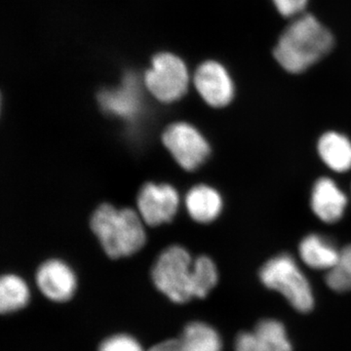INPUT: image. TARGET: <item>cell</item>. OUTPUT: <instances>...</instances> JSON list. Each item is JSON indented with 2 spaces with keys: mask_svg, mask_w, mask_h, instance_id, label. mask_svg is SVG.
<instances>
[{
  "mask_svg": "<svg viewBox=\"0 0 351 351\" xmlns=\"http://www.w3.org/2000/svg\"><path fill=\"white\" fill-rule=\"evenodd\" d=\"M179 339V351H221V339L213 327L204 322H191Z\"/></svg>",
  "mask_w": 351,
  "mask_h": 351,
  "instance_id": "16",
  "label": "cell"
},
{
  "mask_svg": "<svg viewBox=\"0 0 351 351\" xmlns=\"http://www.w3.org/2000/svg\"><path fill=\"white\" fill-rule=\"evenodd\" d=\"M152 282L171 302L186 304L195 299L193 263L186 249L171 246L160 254L152 270Z\"/></svg>",
  "mask_w": 351,
  "mask_h": 351,
  "instance_id": "3",
  "label": "cell"
},
{
  "mask_svg": "<svg viewBox=\"0 0 351 351\" xmlns=\"http://www.w3.org/2000/svg\"><path fill=\"white\" fill-rule=\"evenodd\" d=\"M144 221L140 214L124 208L101 204L90 219V228L108 257L119 258L137 253L145 243Z\"/></svg>",
  "mask_w": 351,
  "mask_h": 351,
  "instance_id": "2",
  "label": "cell"
},
{
  "mask_svg": "<svg viewBox=\"0 0 351 351\" xmlns=\"http://www.w3.org/2000/svg\"><path fill=\"white\" fill-rule=\"evenodd\" d=\"M186 206L191 218L198 223H206L218 218L223 201L216 189L199 184L189 191L186 196Z\"/></svg>",
  "mask_w": 351,
  "mask_h": 351,
  "instance_id": "13",
  "label": "cell"
},
{
  "mask_svg": "<svg viewBox=\"0 0 351 351\" xmlns=\"http://www.w3.org/2000/svg\"><path fill=\"white\" fill-rule=\"evenodd\" d=\"M29 302L27 283L15 274H5L0 280V311L3 314L16 313Z\"/></svg>",
  "mask_w": 351,
  "mask_h": 351,
  "instance_id": "17",
  "label": "cell"
},
{
  "mask_svg": "<svg viewBox=\"0 0 351 351\" xmlns=\"http://www.w3.org/2000/svg\"><path fill=\"white\" fill-rule=\"evenodd\" d=\"M98 101L105 112L123 119H132L140 112L142 106L140 87L135 76H126L121 86L104 90Z\"/></svg>",
  "mask_w": 351,
  "mask_h": 351,
  "instance_id": "11",
  "label": "cell"
},
{
  "mask_svg": "<svg viewBox=\"0 0 351 351\" xmlns=\"http://www.w3.org/2000/svg\"><path fill=\"white\" fill-rule=\"evenodd\" d=\"M36 285L50 301L68 302L75 295L77 282L75 272L60 260H48L39 265Z\"/></svg>",
  "mask_w": 351,
  "mask_h": 351,
  "instance_id": "9",
  "label": "cell"
},
{
  "mask_svg": "<svg viewBox=\"0 0 351 351\" xmlns=\"http://www.w3.org/2000/svg\"><path fill=\"white\" fill-rule=\"evenodd\" d=\"M198 93L208 105L223 108L232 101L234 85L225 66L214 61L200 64L195 75Z\"/></svg>",
  "mask_w": 351,
  "mask_h": 351,
  "instance_id": "8",
  "label": "cell"
},
{
  "mask_svg": "<svg viewBox=\"0 0 351 351\" xmlns=\"http://www.w3.org/2000/svg\"><path fill=\"white\" fill-rule=\"evenodd\" d=\"M147 351H179V339H167L152 346Z\"/></svg>",
  "mask_w": 351,
  "mask_h": 351,
  "instance_id": "22",
  "label": "cell"
},
{
  "mask_svg": "<svg viewBox=\"0 0 351 351\" xmlns=\"http://www.w3.org/2000/svg\"><path fill=\"white\" fill-rule=\"evenodd\" d=\"M326 283L335 292L351 291V244L341 250L338 263L328 270Z\"/></svg>",
  "mask_w": 351,
  "mask_h": 351,
  "instance_id": "19",
  "label": "cell"
},
{
  "mask_svg": "<svg viewBox=\"0 0 351 351\" xmlns=\"http://www.w3.org/2000/svg\"><path fill=\"white\" fill-rule=\"evenodd\" d=\"M322 160L332 170L343 173L351 169V142L336 132L324 134L318 142Z\"/></svg>",
  "mask_w": 351,
  "mask_h": 351,
  "instance_id": "15",
  "label": "cell"
},
{
  "mask_svg": "<svg viewBox=\"0 0 351 351\" xmlns=\"http://www.w3.org/2000/svg\"><path fill=\"white\" fill-rule=\"evenodd\" d=\"M138 214L145 225L170 223L179 207V195L170 184L147 182L137 197Z\"/></svg>",
  "mask_w": 351,
  "mask_h": 351,
  "instance_id": "7",
  "label": "cell"
},
{
  "mask_svg": "<svg viewBox=\"0 0 351 351\" xmlns=\"http://www.w3.org/2000/svg\"><path fill=\"white\" fill-rule=\"evenodd\" d=\"M272 2L284 17H293L304 10L308 0H272Z\"/></svg>",
  "mask_w": 351,
  "mask_h": 351,
  "instance_id": "21",
  "label": "cell"
},
{
  "mask_svg": "<svg viewBox=\"0 0 351 351\" xmlns=\"http://www.w3.org/2000/svg\"><path fill=\"white\" fill-rule=\"evenodd\" d=\"M218 270L211 258L201 256L193 263V294L203 299L218 283Z\"/></svg>",
  "mask_w": 351,
  "mask_h": 351,
  "instance_id": "18",
  "label": "cell"
},
{
  "mask_svg": "<svg viewBox=\"0 0 351 351\" xmlns=\"http://www.w3.org/2000/svg\"><path fill=\"white\" fill-rule=\"evenodd\" d=\"M260 278L263 285L280 293L295 311L306 313L313 308L311 285L291 256L282 254L265 263Z\"/></svg>",
  "mask_w": 351,
  "mask_h": 351,
  "instance_id": "4",
  "label": "cell"
},
{
  "mask_svg": "<svg viewBox=\"0 0 351 351\" xmlns=\"http://www.w3.org/2000/svg\"><path fill=\"white\" fill-rule=\"evenodd\" d=\"M144 82L157 100L172 103L181 99L188 90V69L179 57L161 53L152 59L151 69L145 71Z\"/></svg>",
  "mask_w": 351,
  "mask_h": 351,
  "instance_id": "5",
  "label": "cell"
},
{
  "mask_svg": "<svg viewBox=\"0 0 351 351\" xmlns=\"http://www.w3.org/2000/svg\"><path fill=\"white\" fill-rule=\"evenodd\" d=\"M332 46L331 32L314 16L306 14L297 18L281 34L274 57L285 71L300 73L326 56Z\"/></svg>",
  "mask_w": 351,
  "mask_h": 351,
  "instance_id": "1",
  "label": "cell"
},
{
  "mask_svg": "<svg viewBox=\"0 0 351 351\" xmlns=\"http://www.w3.org/2000/svg\"><path fill=\"white\" fill-rule=\"evenodd\" d=\"M348 198L336 182L329 178H321L314 184L311 195V208L323 221L336 223L343 217Z\"/></svg>",
  "mask_w": 351,
  "mask_h": 351,
  "instance_id": "12",
  "label": "cell"
},
{
  "mask_svg": "<svg viewBox=\"0 0 351 351\" xmlns=\"http://www.w3.org/2000/svg\"><path fill=\"white\" fill-rule=\"evenodd\" d=\"M98 351H145L142 345L130 335L119 334L106 339Z\"/></svg>",
  "mask_w": 351,
  "mask_h": 351,
  "instance_id": "20",
  "label": "cell"
},
{
  "mask_svg": "<svg viewBox=\"0 0 351 351\" xmlns=\"http://www.w3.org/2000/svg\"><path fill=\"white\" fill-rule=\"evenodd\" d=\"M339 254L334 244L318 234H309L300 244L302 262L314 269L330 270L338 263Z\"/></svg>",
  "mask_w": 351,
  "mask_h": 351,
  "instance_id": "14",
  "label": "cell"
},
{
  "mask_svg": "<svg viewBox=\"0 0 351 351\" xmlns=\"http://www.w3.org/2000/svg\"><path fill=\"white\" fill-rule=\"evenodd\" d=\"M162 142L182 169L199 168L210 156V145L195 127L177 122L166 127Z\"/></svg>",
  "mask_w": 351,
  "mask_h": 351,
  "instance_id": "6",
  "label": "cell"
},
{
  "mask_svg": "<svg viewBox=\"0 0 351 351\" xmlns=\"http://www.w3.org/2000/svg\"><path fill=\"white\" fill-rule=\"evenodd\" d=\"M237 351H293L285 328L278 321H260L250 332H240L235 339Z\"/></svg>",
  "mask_w": 351,
  "mask_h": 351,
  "instance_id": "10",
  "label": "cell"
}]
</instances>
